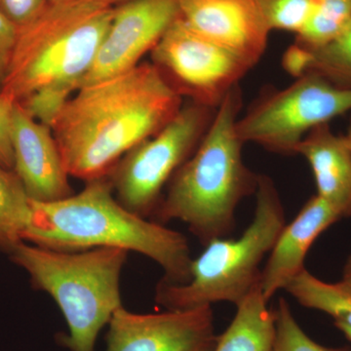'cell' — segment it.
<instances>
[{
	"label": "cell",
	"instance_id": "9a60e30c",
	"mask_svg": "<svg viewBox=\"0 0 351 351\" xmlns=\"http://www.w3.org/2000/svg\"><path fill=\"white\" fill-rule=\"evenodd\" d=\"M295 154L304 156L311 166L317 195L341 218H350L351 154L343 137L337 136L329 123L322 124L302 138Z\"/></svg>",
	"mask_w": 351,
	"mask_h": 351
},
{
	"label": "cell",
	"instance_id": "ba28073f",
	"mask_svg": "<svg viewBox=\"0 0 351 351\" xmlns=\"http://www.w3.org/2000/svg\"><path fill=\"white\" fill-rule=\"evenodd\" d=\"M216 110L193 101L182 106L156 135L127 152L108 174L117 199L138 216L152 217L164 186L195 152Z\"/></svg>",
	"mask_w": 351,
	"mask_h": 351
},
{
	"label": "cell",
	"instance_id": "7402d4cb",
	"mask_svg": "<svg viewBox=\"0 0 351 351\" xmlns=\"http://www.w3.org/2000/svg\"><path fill=\"white\" fill-rule=\"evenodd\" d=\"M270 31L297 34L311 11V0H258Z\"/></svg>",
	"mask_w": 351,
	"mask_h": 351
},
{
	"label": "cell",
	"instance_id": "f546056e",
	"mask_svg": "<svg viewBox=\"0 0 351 351\" xmlns=\"http://www.w3.org/2000/svg\"><path fill=\"white\" fill-rule=\"evenodd\" d=\"M71 1V0H48V3H63V2Z\"/></svg>",
	"mask_w": 351,
	"mask_h": 351
},
{
	"label": "cell",
	"instance_id": "3957f363",
	"mask_svg": "<svg viewBox=\"0 0 351 351\" xmlns=\"http://www.w3.org/2000/svg\"><path fill=\"white\" fill-rule=\"evenodd\" d=\"M239 85L226 95L195 152L170 180L152 221H181L206 246L223 239L235 226V212L255 195L258 176L245 164L237 130L241 112Z\"/></svg>",
	"mask_w": 351,
	"mask_h": 351
},
{
	"label": "cell",
	"instance_id": "6da1fadb",
	"mask_svg": "<svg viewBox=\"0 0 351 351\" xmlns=\"http://www.w3.org/2000/svg\"><path fill=\"white\" fill-rule=\"evenodd\" d=\"M76 92L51 129L66 172L85 181L108 176L182 107V95L154 64H138Z\"/></svg>",
	"mask_w": 351,
	"mask_h": 351
},
{
	"label": "cell",
	"instance_id": "d4e9b609",
	"mask_svg": "<svg viewBox=\"0 0 351 351\" xmlns=\"http://www.w3.org/2000/svg\"><path fill=\"white\" fill-rule=\"evenodd\" d=\"M18 31V27L0 12V92L5 80Z\"/></svg>",
	"mask_w": 351,
	"mask_h": 351
},
{
	"label": "cell",
	"instance_id": "44dd1931",
	"mask_svg": "<svg viewBox=\"0 0 351 351\" xmlns=\"http://www.w3.org/2000/svg\"><path fill=\"white\" fill-rule=\"evenodd\" d=\"M276 335L272 351H351L348 346L327 348L309 338L295 319L291 307L280 298L276 311Z\"/></svg>",
	"mask_w": 351,
	"mask_h": 351
},
{
	"label": "cell",
	"instance_id": "4316f807",
	"mask_svg": "<svg viewBox=\"0 0 351 351\" xmlns=\"http://www.w3.org/2000/svg\"><path fill=\"white\" fill-rule=\"evenodd\" d=\"M335 326L338 328L339 331L343 332L346 337V339H350L351 341V327L346 326V325L341 324V323H335Z\"/></svg>",
	"mask_w": 351,
	"mask_h": 351
},
{
	"label": "cell",
	"instance_id": "30bf717a",
	"mask_svg": "<svg viewBox=\"0 0 351 351\" xmlns=\"http://www.w3.org/2000/svg\"><path fill=\"white\" fill-rule=\"evenodd\" d=\"M212 306L162 313H135L121 306L108 322L106 351H212Z\"/></svg>",
	"mask_w": 351,
	"mask_h": 351
},
{
	"label": "cell",
	"instance_id": "2e32d148",
	"mask_svg": "<svg viewBox=\"0 0 351 351\" xmlns=\"http://www.w3.org/2000/svg\"><path fill=\"white\" fill-rule=\"evenodd\" d=\"M258 285L240 302L230 326L217 338L212 351H272L276 313Z\"/></svg>",
	"mask_w": 351,
	"mask_h": 351
},
{
	"label": "cell",
	"instance_id": "52a82bcc",
	"mask_svg": "<svg viewBox=\"0 0 351 351\" xmlns=\"http://www.w3.org/2000/svg\"><path fill=\"white\" fill-rule=\"evenodd\" d=\"M351 112V89L309 73L283 89L265 90L237 120L243 144L291 156L315 127Z\"/></svg>",
	"mask_w": 351,
	"mask_h": 351
},
{
	"label": "cell",
	"instance_id": "d6986e66",
	"mask_svg": "<svg viewBox=\"0 0 351 351\" xmlns=\"http://www.w3.org/2000/svg\"><path fill=\"white\" fill-rule=\"evenodd\" d=\"M351 21V0H311V11L295 43L317 49L339 38Z\"/></svg>",
	"mask_w": 351,
	"mask_h": 351
},
{
	"label": "cell",
	"instance_id": "83f0119b",
	"mask_svg": "<svg viewBox=\"0 0 351 351\" xmlns=\"http://www.w3.org/2000/svg\"><path fill=\"white\" fill-rule=\"evenodd\" d=\"M343 140H345L346 145H348V149H350L351 154V120L350 126H348V132L345 136H343Z\"/></svg>",
	"mask_w": 351,
	"mask_h": 351
},
{
	"label": "cell",
	"instance_id": "7a4b0ae2",
	"mask_svg": "<svg viewBox=\"0 0 351 351\" xmlns=\"http://www.w3.org/2000/svg\"><path fill=\"white\" fill-rule=\"evenodd\" d=\"M24 241L64 252L117 248L158 263L173 284L188 282L191 258L182 233L133 213L113 195L108 176L87 181L80 193L52 202L32 200Z\"/></svg>",
	"mask_w": 351,
	"mask_h": 351
},
{
	"label": "cell",
	"instance_id": "cb8c5ba5",
	"mask_svg": "<svg viewBox=\"0 0 351 351\" xmlns=\"http://www.w3.org/2000/svg\"><path fill=\"white\" fill-rule=\"evenodd\" d=\"M14 103L0 97V166L14 169L12 142H11V120Z\"/></svg>",
	"mask_w": 351,
	"mask_h": 351
},
{
	"label": "cell",
	"instance_id": "277c9868",
	"mask_svg": "<svg viewBox=\"0 0 351 351\" xmlns=\"http://www.w3.org/2000/svg\"><path fill=\"white\" fill-rule=\"evenodd\" d=\"M114 9L100 0L48 3L18 31L0 97L21 103L43 90L71 96L94 63Z\"/></svg>",
	"mask_w": 351,
	"mask_h": 351
},
{
	"label": "cell",
	"instance_id": "ffe728a7",
	"mask_svg": "<svg viewBox=\"0 0 351 351\" xmlns=\"http://www.w3.org/2000/svg\"><path fill=\"white\" fill-rule=\"evenodd\" d=\"M304 49L306 73H316L337 86L351 89V21L345 32L331 43L317 49Z\"/></svg>",
	"mask_w": 351,
	"mask_h": 351
},
{
	"label": "cell",
	"instance_id": "8fae6325",
	"mask_svg": "<svg viewBox=\"0 0 351 351\" xmlns=\"http://www.w3.org/2000/svg\"><path fill=\"white\" fill-rule=\"evenodd\" d=\"M179 16L177 0H129L115 6L110 27L80 86L137 66Z\"/></svg>",
	"mask_w": 351,
	"mask_h": 351
},
{
	"label": "cell",
	"instance_id": "5bb4252c",
	"mask_svg": "<svg viewBox=\"0 0 351 351\" xmlns=\"http://www.w3.org/2000/svg\"><path fill=\"white\" fill-rule=\"evenodd\" d=\"M339 219L341 217L337 210L316 195L307 201L288 226H284L262 270L261 287L267 302L279 290H285L288 284L306 269L304 261L314 241Z\"/></svg>",
	"mask_w": 351,
	"mask_h": 351
},
{
	"label": "cell",
	"instance_id": "4fadbf2b",
	"mask_svg": "<svg viewBox=\"0 0 351 351\" xmlns=\"http://www.w3.org/2000/svg\"><path fill=\"white\" fill-rule=\"evenodd\" d=\"M180 16L196 32L255 66L270 29L258 0H177Z\"/></svg>",
	"mask_w": 351,
	"mask_h": 351
},
{
	"label": "cell",
	"instance_id": "f1b7e54d",
	"mask_svg": "<svg viewBox=\"0 0 351 351\" xmlns=\"http://www.w3.org/2000/svg\"><path fill=\"white\" fill-rule=\"evenodd\" d=\"M100 1L106 2V3L114 6L115 4L124 3V2L129 1V0H100Z\"/></svg>",
	"mask_w": 351,
	"mask_h": 351
},
{
	"label": "cell",
	"instance_id": "484cf974",
	"mask_svg": "<svg viewBox=\"0 0 351 351\" xmlns=\"http://www.w3.org/2000/svg\"><path fill=\"white\" fill-rule=\"evenodd\" d=\"M346 287L351 289V254L346 261L345 267H343V278L339 281Z\"/></svg>",
	"mask_w": 351,
	"mask_h": 351
},
{
	"label": "cell",
	"instance_id": "7c38bea8",
	"mask_svg": "<svg viewBox=\"0 0 351 351\" xmlns=\"http://www.w3.org/2000/svg\"><path fill=\"white\" fill-rule=\"evenodd\" d=\"M14 172L31 200L52 202L73 195L52 129L14 103L11 120Z\"/></svg>",
	"mask_w": 351,
	"mask_h": 351
},
{
	"label": "cell",
	"instance_id": "8992f818",
	"mask_svg": "<svg viewBox=\"0 0 351 351\" xmlns=\"http://www.w3.org/2000/svg\"><path fill=\"white\" fill-rule=\"evenodd\" d=\"M255 216L237 239H215L193 260L188 282L161 279L156 302L166 311H189L219 302L239 306L262 280L261 263L285 226V212L274 181L260 174Z\"/></svg>",
	"mask_w": 351,
	"mask_h": 351
},
{
	"label": "cell",
	"instance_id": "9c48e42d",
	"mask_svg": "<svg viewBox=\"0 0 351 351\" xmlns=\"http://www.w3.org/2000/svg\"><path fill=\"white\" fill-rule=\"evenodd\" d=\"M152 54L154 66L180 94L215 110L253 68L237 53L196 32L181 16Z\"/></svg>",
	"mask_w": 351,
	"mask_h": 351
},
{
	"label": "cell",
	"instance_id": "ac0fdd59",
	"mask_svg": "<svg viewBox=\"0 0 351 351\" xmlns=\"http://www.w3.org/2000/svg\"><path fill=\"white\" fill-rule=\"evenodd\" d=\"M32 216V200L13 170L0 166V252L7 255L21 242Z\"/></svg>",
	"mask_w": 351,
	"mask_h": 351
},
{
	"label": "cell",
	"instance_id": "5b68a950",
	"mask_svg": "<svg viewBox=\"0 0 351 351\" xmlns=\"http://www.w3.org/2000/svg\"><path fill=\"white\" fill-rule=\"evenodd\" d=\"M129 252L94 248L64 252L23 241L9 254L32 287L61 309L69 334L58 338L71 351H95L99 332L122 306L120 277Z\"/></svg>",
	"mask_w": 351,
	"mask_h": 351
},
{
	"label": "cell",
	"instance_id": "603a6c76",
	"mask_svg": "<svg viewBox=\"0 0 351 351\" xmlns=\"http://www.w3.org/2000/svg\"><path fill=\"white\" fill-rule=\"evenodd\" d=\"M47 5L48 0H0V12L19 29L36 20Z\"/></svg>",
	"mask_w": 351,
	"mask_h": 351
},
{
	"label": "cell",
	"instance_id": "e0dca14e",
	"mask_svg": "<svg viewBox=\"0 0 351 351\" xmlns=\"http://www.w3.org/2000/svg\"><path fill=\"white\" fill-rule=\"evenodd\" d=\"M301 306L322 311L335 323L351 327V289L341 283H327L304 269L285 288Z\"/></svg>",
	"mask_w": 351,
	"mask_h": 351
}]
</instances>
